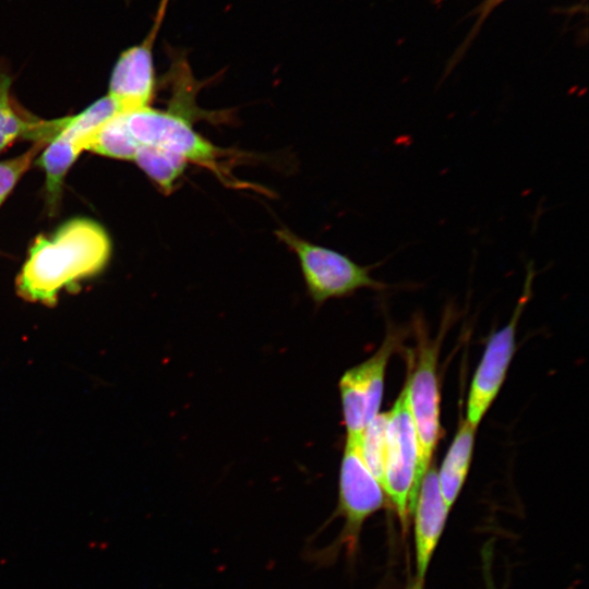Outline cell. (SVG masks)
I'll use <instances>...</instances> for the list:
<instances>
[{"instance_id":"8","label":"cell","mask_w":589,"mask_h":589,"mask_svg":"<svg viewBox=\"0 0 589 589\" xmlns=\"http://www.w3.org/2000/svg\"><path fill=\"white\" fill-rule=\"evenodd\" d=\"M385 493L361 457L358 443L346 440L339 468L338 504L335 516L345 520L339 540L356 546L364 521L383 507Z\"/></svg>"},{"instance_id":"6","label":"cell","mask_w":589,"mask_h":589,"mask_svg":"<svg viewBox=\"0 0 589 589\" xmlns=\"http://www.w3.org/2000/svg\"><path fill=\"white\" fill-rule=\"evenodd\" d=\"M398 336L387 335L372 357L347 370L338 383L346 440L359 442L368 424L380 413L388 360Z\"/></svg>"},{"instance_id":"19","label":"cell","mask_w":589,"mask_h":589,"mask_svg":"<svg viewBox=\"0 0 589 589\" xmlns=\"http://www.w3.org/2000/svg\"><path fill=\"white\" fill-rule=\"evenodd\" d=\"M424 578L416 577L407 589H423Z\"/></svg>"},{"instance_id":"3","label":"cell","mask_w":589,"mask_h":589,"mask_svg":"<svg viewBox=\"0 0 589 589\" xmlns=\"http://www.w3.org/2000/svg\"><path fill=\"white\" fill-rule=\"evenodd\" d=\"M275 236L297 256L308 294L316 306L361 288H386L370 275L373 266L360 265L346 254L315 244L286 227L276 229Z\"/></svg>"},{"instance_id":"17","label":"cell","mask_w":589,"mask_h":589,"mask_svg":"<svg viewBox=\"0 0 589 589\" xmlns=\"http://www.w3.org/2000/svg\"><path fill=\"white\" fill-rule=\"evenodd\" d=\"M45 146L34 143L24 154L0 161V206Z\"/></svg>"},{"instance_id":"7","label":"cell","mask_w":589,"mask_h":589,"mask_svg":"<svg viewBox=\"0 0 589 589\" xmlns=\"http://www.w3.org/2000/svg\"><path fill=\"white\" fill-rule=\"evenodd\" d=\"M169 0H159L152 26L141 43L124 49L109 79L107 96L119 113L151 107L156 87L154 45L165 21Z\"/></svg>"},{"instance_id":"13","label":"cell","mask_w":589,"mask_h":589,"mask_svg":"<svg viewBox=\"0 0 589 589\" xmlns=\"http://www.w3.org/2000/svg\"><path fill=\"white\" fill-rule=\"evenodd\" d=\"M477 426L467 420L460 423L437 472L441 493L450 508L468 473L473 453Z\"/></svg>"},{"instance_id":"1","label":"cell","mask_w":589,"mask_h":589,"mask_svg":"<svg viewBox=\"0 0 589 589\" xmlns=\"http://www.w3.org/2000/svg\"><path fill=\"white\" fill-rule=\"evenodd\" d=\"M111 256V240L97 221L76 217L48 235H38L16 277L25 301L55 306L63 289L76 291L82 280L101 273Z\"/></svg>"},{"instance_id":"12","label":"cell","mask_w":589,"mask_h":589,"mask_svg":"<svg viewBox=\"0 0 589 589\" xmlns=\"http://www.w3.org/2000/svg\"><path fill=\"white\" fill-rule=\"evenodd\" d=\"M12 76L0 69V154L17 140L47 145L63 128L65 118L41 120L23 116L11 97Z\"/></svg>"},{"instance_id":"9","label":"cell","mask_w":589,"mask_h":589,"mask_svg":"<svg viewBox=\"0 0 589 589\" xmlns=\"http://www.w3.org/2000/svg\"><path fill=\"white\" fill-rule=\"evenodd\" d=\"M532 275L531 266H529L525 283V293L518 300L510 321L489 338L481 361L472 377L468 395L466 420L474 426H478L481 422L506 377L510 361L516 351L517 325L531 292Z\"/></svg>"},{"instance_id":"5","label":"cell","mask_w":589,"mask_h":589,"mask_svg":"<svg viewBox=\"0 0 589 589\" xmlns=\"http://www.w3.org/2000/svg\"><path fill=\"white\" fill-rule=\"evenodd\" d=\"M440 341L423 340L417 351L406 386L418 438L419 477L422 481L442 434L441 394L437 380Z\"/></svg>"},{"instance_id":"2","label":"cell","mask_w":589,"mask_h":589,"mask_svg":"<svg viewBox=\"0 0 589 589\" xmlns=\"http://www.w3.org/2000/svg\"><path fill=\"white\" fill-rule=\"evenodd\" d=\"M192 115L173 108L157 110L152 107L121 113L137 148L155 146L166 149L179 155L188 164L206 168L223 184L242 188V182L232 175L230 168L239 154L221 148L201 135L193 127Z\"/></svg>"},{"instance_id":"15","label":"cell","mask_w":589,"mask_h":589,"mask_svg":"<svg viewBox=\"0 0 589 589\" xmlns=\"http://www.w3.org/2000/svg\"><path fill=\"white\" fill-rule=\"evenodd\" d=\"M86 151L110 158L133 160L137 147L131 139L120 113L100 127L92 136Z\"/></svg>"},{"instance_id":"10","label":"cell","mask_w":589,"mask_h":589,"mask_svg":"<svg viewBox=\"0 0 589 589\" xmlns=\"http://www.w3.org/2000/svg\"><path fill=\"white\" fill-rule=\"evenodd\" d=\"M449 507L446 504L433 466L426 470L414 501V545L417 577L424 578L442 534Z\"/></svg>"},{"instance_id":"14","label":"cell","mask_w":589,"mask_h":589,"mask_svg":"<svg viewBox=\"0 0 589 589\" xmlns=\"http://www.w3.org/2000/svg\"><path fill=\"white\" fill-rule=\"evenodd\" d=\"M133 161L165 194L172 192L188 165L179 155L155 146H140Z\"/></svg>"},{"instance_id":"4","label":"cell","mask_w":589,"mask_h":589,"mask_svg":"<svg viewBox=\"0 0 589 589\" xmlns=\"http://www.w3.org/2000/svg\"><path fill=\"white\" fill-rule=\"evenodd\" d=\"M420 483L418 438L405 384L388 411L383 483L384 493L390 500L404 526L412 514Z\"/></svg>"},{"instance_id":"16","label":"cell","mask_w":589,"mask_h":589,"mask_svg":"<svg viewBox=\"0 0 589 589\" xmlns=\"http://www.w3.org/2000/svg\"><path fill=\"white\" fill-rule=\"evenodd\" d=\"M388 412L378 413L364 429L359 450L365 465L383 488L387 452Z\"/></svg>"},{"instance_id":"18","label":"cell","mask_w":589,"mask_h":589,"mask_svg":"<svg viewBox=\"0 0 589 589\" xmlns=\"http://www.w3.org/2000/svg\"><path fill=\"white\" fill-rule=\"evenodd\" d=\"M507 0H483L482 3L477 9V19L474 21V24L471 28V32L468 36V39H466V44L476 36V34L479 32L485 20L491 15V13L500 7L502 3H504Z\"/></svg>"},{"instance_id":"11","label":"cell","mask_w":589,"mask_h":589,"mask_svg":"<svg viewBox=\"0 0 589 589\" xmlns=\"http://www.w3.org/2000/svg\"><path fill=\"white\" fill-rule=\"evenodd\" d=\"M92 136L91 129L76 116L68 117L64 127L37 159L36 165L46 175V200L51 212L58 206L65 175L79 155L87 149Z\"/></svg>"}]
</instances>
